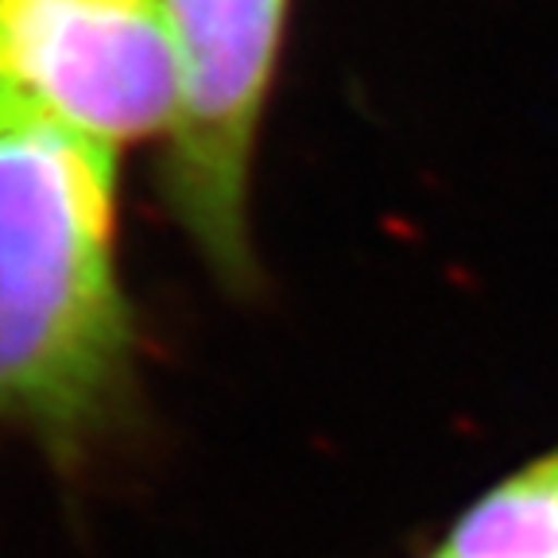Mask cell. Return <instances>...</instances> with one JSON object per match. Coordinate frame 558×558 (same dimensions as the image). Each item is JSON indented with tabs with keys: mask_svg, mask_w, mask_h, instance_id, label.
Instances as JSON below:
<instances>
[{
	"mask_svg": "<svg viewBox=\"0 0 558 558\" xmlns=\"http://www.w3.org/2000/svg\"><path fill=\"white\" fill-rule=\"evenodd\" d=\"M423 558H458V555H450V550H442V547H435L430 555H423Z\"/></svg>",
	"mask_w": 558,
	"mask_h": 558,
	"instance_id": "5",
	"label": "cell"
},
{
	"mask_svg": "<svg viewBox=\"0 0 558 558\" xmlns=\"http://www.w3.org/2000/svg\"><path fill=\"white\" fill-rule=\"evenodd\" d=\"M438 547L458 558H558V450L470 500Z\"/></svg>",
	"mask_w": 558,
	"mask_h": 558,
	"instance_id": "4",
	"label": "cell"
},
{
	"mask_svg": "<svg viewBox=\"0 0 558 558\" xmlns=\"http://www.w3.org/2000/svg\"><path fill=\"white\" fill-rule=\"evenodd\" d=\"M117 183L109 151L44 121H0V435H24L66 481L144 415Z\"/></svg>",
	"mask_w": 558,
	"mask_h": 558,
	"instance_id": "1",
	"label": "cell"
},
{
	"mask_svg": "<svg viewBox=\"0 0 558 558\" xmlns=\"http://www.w3.org/2000/svg\"><path fill=\"white\" fill-rule=\"evenodd\" d=\"M174 94L163 0H0V121H44L121 159L163 136Z\"/></svg>",
	"mask_w": 558,
	"mask_h": 558,
	"instance_id": "3",
	"label": "cell"
},
{
	"mask_svg": "<svg viewBox=\"0 0 558 558\" xmlns=\"http://www.w3.org/2000/svg\"><path fill=\"white\" fill-rule=\"evenodd\" d=\"M179 94L163 132L159 194L221 288L260 283L253 248V163L279 70L291 0H163Z\"/></svg>",
	"mask_w": 558,
	"mask_h": 558,
	"instance_id": "2",
	"label": "cell"
}]
</instances>
